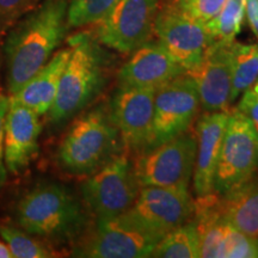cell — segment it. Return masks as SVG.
I'll return each instance as SVG.
<instances>
[{
    "label": "cell",
    "mask_w": 258,
    "mask_h": 258,
    "mask_svg": "<svg viewBox=\"0 0 258 258\" xmlns=\"http://www.w3.org/2000/svg\"><path fill=\"white\" fill-rule=\"evenodd\" d=\"M70 0H43L6 31V86L15 95L46 64L62 42Z\"/></svg>",
    "instance_id": "cell-1"
},
{
    "label": "cell",
    "mask_w": 258,
    "mask_h": 258,
    "mask_svg": "<svg viewBox=\"0 0 258 258\" xmlns=\"http://www.w3.org/2000/svg\"><path fill=\"white\" fill-rule=\"evenodd\" d=\"M15 219L28 233L55 241L73 239L85 225L78 199L57 183H42L25 192L16 206Z\"/></svg>",
    "instance_id": "cell-2"
},
{
    "label": "cell",
    "mask_w": 258,
    "mask_h": 258,
    "mask_svg": "<svg viewBox=\"0 0 258 258\" xmlns=\"http://www.w3.org/2000/svg\"><path fill=\"white\" fill-rule=\"evenodd\" d=\"M71 55L61 76L53 106L48 111L60 123L82 111L101 91L104 83V59L98 43L86 32L70 37Z\"/></svg>",
    "instance_id": "cell-3"
},
{
    "label": "cell",
    "mask_w": 258,
    "mask_h": 258,
    "mask_svg": "<svg viewBox=\"0 0 258 258\" xmlns=\"http://www.w3.org/2000/svg\"><path fill=\"white\" fill-rule=\"evenodd\" d=\"M120 137L110 112L96 108L71 125L57 148V160L76 175L92 173L112 156Z\"/></svg>",
    "instance_id": "cell-4"
},
{
    "label": "cell",
    "mask_w": 258,
    "mask_h": 258,
    "mask_svg": "<svg viewBox=\"0 0 258 258\" xmlns=\"http://www.w3.org/2000/svg\"><path fill=\"white\" fill-rule=\"evenodd\" d=\"M196 134L186 131L141 152L134 165L140 186L188 189L196 158Z\"/></svg>",
    "instance_id": "cell-5"
},
{
    "label": "cell",
    "mask_w": 258,
    "mask_h": 258,
    "mask_svg": "<svg viewBox=\"0 0 258 258\" xmlns=\"http://www.w3.org/2000/svg\"><path fill=\"white\" fill-rule=\"evenodd\" d=\"M258 172V133L238 110L230 112L214 176L219 195L251 182Z\"/></svg>",
    "instance_id": "cell-6"
},
{
    "label": "cell",
    "mask_w": 258,
    "mask_h": 258,
    "mask_svg": "<svg viewBox=\"0 0 258 258\" xmlns=\"http://www.w3.org/2000/svg\"><path fill=\"white\" fill-rule=\"evenodd\" d=\"M139 191L134 165L124 154L109 159L82 184L84 201L97 218L123 214L133 206Z\"/></svg>",
    "instance_id": "cell-7"
},
{
    "label": "cell",
    "mask_w": 258,
    "mask_h": 258,
    "mask_svg": "<svg viewBox=\"0 0 258 258\" xmlns=\"http://www.w3.org/2000/svg\"><path fill=\"white\" fill-rule=\"evenodd\" d=\"M160 238L134 226L123 214L97 218L92 230L80 238L73 256L86 258L150 257Z\"/></svg>",
    "instance_id": "cell-8"
},
{
    "label": "cell",
    "mask_w": 258,
    "mask_h": 258,
    "mask_svg": "<svg viewBox=\"0 0 258 258\" xmlns=\"http://www.w3.org/2000/svg\"><path fill=\"white\" fill-rule=\"evenodd\" d=\"M195 205L188 189L143 186L123 217L147 233L163 238L194 218Z\"/></svg>",
    "instance_id": "cell-9"
},
{
    "label": "cell",
    "mask_w": 258,
    "mask_h": 258,
    "mask_svg": "<svg viewBox=\"0 0 258 258\" xmlns=\"http://www.w3.org/2000/svg\"><path fill=\"white\" fill-rule=\"evenodd\" d=\"M161 0H118L97 25V41L120 53H133L154 34Z\"/></svg>",
    "instance_id": "cell-10"
},
{
    "label": "cell",
    "mask_w": 258,
    "mask_h": 258,
    "mask_svg": "<svg viewBox=\"0 0 258 258\" xmlns=\"http://www.w3.org/2000/svg\"><path fill=\"white\" fill-rule=\"evenodd\" d=\"M199 108L198 88L186 73L158 86L154 92L152 135L146 150L188 131Z\"/></svg>",
    "instance_id": "cell-11"
},
{
    "label": "cell",
    "mask_w": 258,
    "mask_h": 258,
    "mask_svg": "<svg viewBox=\"0 0 258 258\" xmlns=\"http://www.w3.org/2000/svg\"><path fill=\"white\" fill-rule=\"evenodd\" d=\"M154 34L185 72L200 62L206 49L214 42L205 23L190 17L167 0H161Z\"/></svg>",
    "instance_id": "cell-12"
},
{
    "label": "cell",
    "mask_w": 258,
    "mask_h": 258,
    "mask_svg": "<svg viewBox=\"0 0 258 258\" xmlns=\"http://www.w3.org/2000/svg\"><path fill=\"white\" fill-rule=\"evenodd\" d=\"M215 192L194 200V220L200 238V257L258 258V238L221 220L214 207Z\"/></svg>",
    "instance_id": "cell-13"
},
{
    "label": "cell",
    "mask_w": 258,
    "mask_h": 258,
    "mask_svg": "<svg viewBox=\"0 0 258 258\" xmlns=\"http://www.w3.org/2000/svg\"><path fill=\"white\" fill-rule=\"evenodd\" d=\"M154 88H122L112 97L110 116L128 150L143 151L150 145L154 114Z\"/></svg>",
    "instance_id": "cell-14"
},
{
    "label": "cell",
    "mask_w": 258,
    "mask_h": 258,
    "mask_svg": "<svg viewBox=\"0 0 258 258\" xmlns=\"http://www.w3.org/2000/svg\"><path fill=\"white\" fill-rule=\"evenodd\" d=\"M232 42L214 41L200 62L186 71L198 88L200 105L207 112H230Z\"/></svg>",
    "instance_id": "cell-15"
},
{
    "label": "cell",
    "mask_w": 258,
    "mask_h": 258,
    "mask_svg": "<svg viewBox=\"0 0 258 258\" xmlns=\"http://www.w3.org/2000/svg\"><path fill=\"white\" fill-rule=\"evenodd\" d=\"M40 116L10 97L5 118L4 161L10 173L23 171L38 151L42 125Z\"/></svg>",
    "instance_id": "cell-16"
},
{
    "label": "cell",
    "mask_w": 258,
    "mask_h": 258,
    "mask_svg": "<svg viewBox=\"0 0 258 258\" xmlns=\"http://www.w3.org/2000/svg\"><path fill=\"white\" fill-rule=\"evenodd\" d=\"M185 73V69L167 53L159 42H147L133 51L118 72L122 88H154Z\"/></svg>",
    "instance_id": "cell-17"
},
{
    "label": "cell",
    "mask_w": 258,
    "mask_h": 258,
    "mask_svg": "<svg viewBox=\"0 0 258 258\" xmlns=\"http://www.w3.org/2000/svg\"><path fill=\"white\" fill-rule=\"evenodd\" d=\"M230 112H207L196 125L194 191L196 198L214 192V176Z\"/></svg>",
    "instance_id": "cell-18"
},
{
    "label": "cell",
    "mask_w": 258,
    "mask_h": 258,
    "mask_svg": "<svg viewBox=\"0 0 258 258\" xmlns=\"http://www.w3.org/2000/svg\"><path fill=\"white\" fill-rule=\"evenodd\" d=\"M70 55L71 47L69 44V47L53 54L38 72L35 73L15 95L10 97L28 106L38 116L48 114L55 101L61 76Z\"/></svg>",
    "instance_id": "cell-19"
},
{
    "label": "cell",
    "mask_w": 258,
    "mask_h": 258,
    "mask_svg": "<svg viewBox=\"0 0 258 258\" xmlns=\"http://www.w3.org/2000/svg\"><path fill=\"white\" fill-rule=\"evenodd\" d=\"M214 207L221 220L258 238V184L252 180L224 195L215 192Z\"/></svg>",
    "instance_id": "cell-20"
},
{
    "label": "cell",
    "mask_w": 258,
    "mask_h": 258,
    "mask_svg": "<svg viewBox=\"0 0 258 258\" xmlns=\"http://www.w3.org/2000/svg\"><path fill=\"white\" fill-rule=\"evenodd\" d=\"M231 101L252 88L258 80V44H231Z\"/></svg>",
    "instance_id": "cell-21"
},
{
    "label": "cell",
    "mask_w": 258,
    "mask_h": 258,
    "mask_svg": "<svg viewBox=\"0 0 258 258\" xmlns=\"http://www.w3.org/2000/svg\"><path fill=\"white\" fill-rule=\"evenodd\" d=\"M150 257L199 258L200 238L195 220L191 219L164 235L151 251Z\"/></svg>",
    "instance_id": "cell-22"
},
{
    "label": "cell",
    "mask_w": 258,
    "mask_h": 258,
    "mask_svg": "<svg viewBox=\"0 0 258 258\" xmlns=\"http://www.w3.org/2000/svg\"><path fill=\"white\" fill-rule=\"evenodd\" d=\"M246 0H226L220 12L206 23L213 40L221 42H233L240 32L245 15Z\"/></svg>",
    "instance_id": "cell-23"
},
{
    "label": "cell",
    "mask_w": 258,
    "mask_h": 258,
    "mask_svg": "<svg viewBox=\"0 0 258 258\" xmlns=\"http://www.w3.org/2000/svg\"><path fill=\"white\" fill-rule=\"evenodd\" d=\"M0 235L8 244L14 258H49L55 256L49 246L22 228L0 225Z\"/></svg>",
    "instance_id": "cell-24"
},
{
    "label": "cell",
    "mask_w": 258,
    "mask_h": 258,
    "mask_svg": "<svg viewBox=\"0 0 258 258\" xmlns=\"http://www.w3.org/2000/svg\"><path fill=\"white\" fill-rule=\"evenodd\" d=\"M118 0H70L67 9L69 28H82L102 21Z\"/></svg>",
    "instance_id": "cell-25"
},
{
    "label": "cell",
    "mask_w": 258,
    "mask_h": 258,
    "mask_svg": "<svg viewBox=\"0 0 258 258\" xmlns=\"http://www.w3.org/2000/svg\"><path fill=\"white\" fill-rule=\"evenodd\" d=\"M177 6L180 11L202 23H208L217 16L226 0H167Z\"/></svg>",
    "instance_id": "cell-26"
},
{
    "label": "cell",
    "mask_w": 258,
    "mask_h": 258,
    "mask_svg": "<svg viewBox=\"0 0 258 258\" xmlns=\"http://www.w3.org/2000/svg\"><path fill=\"white\" fill-rule=\"evenodd\" d=\"M40 3L41 0H0V35L6 34L18 19Z\"/></svg>",
    "instance_id": "cell-27"
},
{
    "label": "cell",
    "mask_w": 258,
    "mask_h": 258,
    "mask_svg": "<svg viewBox=\"0 0 258 258\" xmlns=\"http://www.w3.org/2000/svg\"><path fill=\"white\" fill-rule=\"evenodd\" d=\"M235 110L246 116L258 133V97L256 96L252 88L246 90L243 93V97H241L239 104L237 105Z\"/></svg>",
    "instance_id": "cell-28"
},
{
    "label": "cell",
    "mask_w": 258,
    "mask_h": 258,
    "mask_svg": "<svg viewBox=\"0 0 258 258\" xmlns=\"http://www.w3.org/2000/svg\"><path fill=\"white\" fill-rule=\"evenodd\" d=\"M10 106V97L0 93V186L8 178V170L4 161V134H5V118Z\"/></svg>",
    "instance_id": "cell-29"
},
{
    "label": "cell",
    "mask_w": 258,
    "mask_h": 258,
    "mask_svg": "<svg viewBox=\"0 0 258 258\" xmlns=\"http://www.w3.org/2000/svg\"><path fill=\"white\" fill-rule=\"evenodd\" d=\"M245 14L247 22L254 36L258 38V0H246L245 2Z\"/></svg>",
    "instance_id": "cell-30"
},
{
    "label": "cell",
    "mask_w": 258,
    "mask_h": 258,
    "mask_svg": "<svg viewBox=\"0 0 258 258\" xmlns=\"http://www.w3.org/2000/svg\"><path fill=\"white\" fill-rule=\"evenodd\" d=\"M0 258H14L11 250L4 240H0Z\"/></svg>",
    "instance_id": "cell-31"
},
{
    "label": "cell",
    "mask_w": 258,
    "mask_h": 258,
    "mask_svg": "<svg viewBox=\"0 0 258 258\" xmlns=\"http://www.w3.org/2000/svg\"><path fill=\"white\" fill-rule=\"evenodd\" d=\"M252 90L254 91V93H256V96L258 97V82H256L253 84V86H252Z\"/></svg>",
    "instance_id": "cell-32"
}]
</instances>
